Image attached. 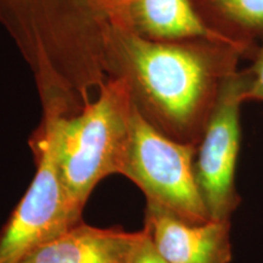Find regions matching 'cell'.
<instances>
[{"instance_id": "obj_1", "label": "cell", "mask_w": 263, "mask_h": 263, "mask_svg": "<svg viewBox=\"0 0 263 263\" xmlns=\"http://www.w3.org/2000/svg\"><path fill=\"white\" fill-rule=\"evenodd\" d=\"M245 47L207 41L156 42L132 32L124 73L136 104L164 136L199 146L223 82L238 71Z\"/></svg>"}, {"instance_id": "obj_2", "label": "cell", "mask_w": 263, "mask_h": 263, "mask_svg": "<svg viewBox=\"0 0 263 263\" xmlns=\"http://www.w3.org/2000/svg\"><path fill=\"white\" fill-rule=\"evenodd\" d=\"M134 105L129 74L108 80L77 112L67 114L60 101L43 103L54 128L57 157L68 195L84 210L101 179L120 173Z\"/></svg>"}, {"instance_id": "obj_3", "label": "cell", "mask_w": 263, "mask_h": 263, "mask_svg": "<svg viewBox=\"0 0 263 263\" xmlns=\"http://www.w3.org/2000/svg\"><path fill=\"white\" fill-rule=\"evenodd\" d=\"M197 146L164 136L153 126L134 100L129 134L120 173L136 183L146 201L193 224L210 219L195 178Z\"/></svg>"}, {"instance_id": "obj_4", "label": "cell", "mask_w": 263, "mask_h": 263, "mask_svg": "<svg viewBox=\"0 0 263 263\" xmlns=\"http://www.w3.org/2000/svg\"><path fill=\"white\" fill-rule=\"evenodd\" d=\"M31 146L37 156V173L0 232V263H18L33 249L82 222L83 210L62 182L48 117H43Z\"/></svg>"}, {"instance_id": "obj_5", "label": "cell", "mask_w": 263, "mask_h": 263, "mask_svg": "<svg viewBox=\"0 0 263 263\" xmlns=\"http://www.w3.org/2000/svg\"><path fill=\"white\" fill-rule=\"evenodd\" d=\"M31 34L83 57L114 51L133 31L129 0H3Z\"/></svg>"}, {"instance_id": "obj_6", "label": "cell", "mask_w": 263, "mask_h": 263, "mask_svg": "<svg viewBox=\"0 0 263 263\" xmlns=\"http://www.w3.org/2000/svg\"><path fill=\"white\" fill-rule=\"evenodd\" d=\"M241 71L223 82L195 157V178L211 221H230L240 197L235 185L241 127Z\"/></svg>"}, {"instance_id": "obj_7", "label": "cell", "mask_w": 263, "mask_h": 263, "mask_svg": "<svg viewBox=\"0 0 263 263\" xmlns=\"http://www.w3.org/2000/svg\"><path fill=\"white\" fill-rule=\"evenodd\" d=\"M157 250L168 263H230V221L193 224L146 201L145 224Z\"/></svg>"}, {"instance_id": "obj_8", "label": "cell", "mask_w": 263, "mask_h": 263, "mask_svg": "<svg viewBox=\"0 0 263 263\" xmlns=\"http://www.w3.org/2000/svg\"><path fill=\"white\" fill-rule=\"evenodd\" d=\"M140 232L97 228L83 221L28 252L18 263H129Z\"/></svg>"}, {"instance_id": "obj_9", "label": "cell", "mask_w": 263, "mask_h": 263, "mask_svg": "<svg viewBox=\"0 0 263 263\" xmlns=\"http://www.w3.org/2000/svg\"><path fill=\"white\" fill-rule=\"evenodd\" d=\"M129 14L133 31L151 41H207L250 49L207 25L193 0H129Z\"/></svg>"}, {"instance_id": "obj_10", "label": "cell", "mask_w": 263, "mask_h": 263, "mask_svg": "<svg viewBox=\"0 0 263 263\" xmlns=\"http://www.w3.org/2000/svg\"><path fill=\"white\" fill-rule=\"evenodd\" d=\"M203 10L202 18L233 41L251 48L255 39H263V0H193ZM199 9L197 11H200ZM200 14V12H199ZM205 20V18H203Z\"/></svg>"}, {"instance_id": "obj_11", "label": "cell", "mask_w": 263, "mask_h": 263, "mask_svg": "<svg viewBox=\"0 0 263 263\" xmlns=\"http://www.w3.org/2000/svg\"><path fill=\"white\" fill-rule=\"evenodd\" d=\"M242 100L263 104V44L256 52L255 60L249 68L241 71Z\"/></svg>"}, {"instance_id": "obj_12", "label": "cell", "mask_w": 263, "mask_h": 263, "mask_svg": "<svg viewBox=\"0 0 263 263\" xmlns=\"http://www.w3.org/2000/svg\"><path fill=\"white\" fill-rule=\"evenodd\" d=\"M129 263H168L157 250L150 233L144 228L141 236L134 249Z\"/></svg>"}]
</instances>
